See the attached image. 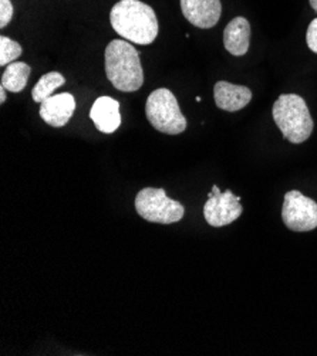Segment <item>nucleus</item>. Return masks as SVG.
I'll use <instances>...</instances> for the list:
<instances>
[{"mask_svg":"<svg viewBox=\"0 0 317 356\" xmlns=\"http://www.w3.org/2000/svg\"><path fill=\"white\" fill-rule=\"evenodd\" d=\"M310 2V6H311V9L317 13V0H309Z\"/></svg>","mask_w":317,"mask_h":356,"instance_id":"6ab92c4d","label":"nucleus"},{"mask_svg":"<svg viewBox=\"0 0 317 356\" xmlns=\"http://www.w3.org/2000/svg\"><path fill=\"white\" fill-rule=\"evenodd\" d=\"M146 115L150 124L160 132L180 135L187 129V120L180 104L168 88L153 91L146 104Z\"/></svg>","mask_w":317,"mask_h":356,"instance_id":"20e7f679","label":"nucleus"},{"mask_svg":"<svg viewBox=\"0 0 317 356\" xmlns=\"http://www.w3.org/2000/svg\"><path fill=\"white\" fill-rule=\"evenodd\" d=\"M281 219L292 232H310L317 227V203L297 191L285 195Z\"/></svg>","mask_w":317,"mask_h":356,"instance_id":"423d86ee","label":"nucleus"},{"mask_svg":"<svg viewBox=\"0 0 317 356\" xmlns=\"http://www.w3.org/2000/svg\"><path fill=\"white\" fill-rule=\"evenodd\" d=\"M75 110V97L68 92H63L52 95L40 104V117L50 127L61 128L73 117Z\"/></svg>","mask_w":317,"mask_h":356,"instance_id":"1a4fd4ad","label":"nucleus"},{"mask_svg":"<svg viewBox=\"0 0 317 356\" xmlns=\"http://www.w3.org/2000/svg\"><path fill=\"white\" fill-rule=\"evenodd\" d=\"M251 23L242 16L232 19L224 30V46L232 56L240 57L249 50Z\"/></svg>","mask_w":317,"mask_h":356,"instance_id":"f8f14e48","label":"nucleus"},{"mask_svg":"<svg viewBox=\"0 0 317 356\" xmlns=\"http://www.w3.org/2000/svg\"><path fill=\"white\" fill-rule=\"evenodd\" d=\"M214 98L218 108L228 113H236L251 102L252 91L245 86L218 81L214 87Z\"/></svg>","mask_w":317,"mask_h":356,"instance_id":"9b49d317","label":"nucleus"},{"mask_svg":"<svg viewBox=\"0 0 317 356\" xmlns=\"http://www.w3.org/2000/svg\"><path fill=\"white\" fill-rule=\"evenodd\" d=\"M113 29L123 39L147 46L158 35V20L154 9L139 0H120L110 12Z\"/></svg>","mask_w":317,"mask_h":356,"instance_id":"f257e3e1","label":"nucleus"},{"mask_svg":"<svg viewBox=\"0 0 317 356\" xmlns=\"http://www.w3.org/2000/svg\"><path fill=\"white\" fill-rule=\"evenodd\" d=\"M31 68L22 61H13L6 65L2 76V84L9 92H22L29 81Z\"/></svg>","mask_w":317,"mask_h":356,"instance_id":"ddd939ff","label":"nucleus"},{"mask_svg":"<svg viewBox=\"0 0 317 356\" xmlns=\"http://www.w3.org/2000/svg\"><path fill=\"white\" fill-rule=\"evenodd\" d=\"M105 74L118 91H138L144 84L139 53L124 40H113L105 49Z\"/></svg>","mask_w":317,"mask_h":356,"instance_id":"f03ea898","label":"nucleus"},{"mask_svg":"<svg viewBox=\"0 0 317 356\" xmlns=\"http://www.w3.org/2000/svg\"><path fill=\"white\" fill-rule=\"evenodd\" d=\"M90 118L100 132H116L121 125L120 102L111 97L97 98L90 110Z\"/></svg>","mask_w":317,"mask_h":356,"instance_id":"9d476101","label":"nucleus"},{"mask_svg":"<svg viewBox=\"0 0 317 356\" xmlns=\"http://www.w3.org/2000/svg\"><path fill=\"white\" fill-rule=\"evenodd\" d=\"M180 5L185 19L199 29L217 26L222 15L221 0H181Z\"/></svg>","mask_w":317,"mask_h":356,"instance_id":"6e6552de","label":"nucleus"},{"mask_svg":"<svg viewBox=\"0 0 317 356\" xmlns=\"http://www.w3.org/2000/svg\"><path fill=\"white\" fill-rule=\"evenodd\" d=\"M65 83V79L63 74L57 73V71H52V73H47L45 74L39 81L38 84L34 86V88L31 90V97H33V101L36 102H43L45 99H47L49 97L53 95V92L61 87L63 84Z\"/></svg>","mask_w":317,"mask_h":356,"instance_id":"4468645a","label":"nucleus"},{"mask_svg":"<svg viewBox=\"0 0 317 356\" xmlns=\"http://www.w3.org/2000/svg\"><path fill=\"white\" fill-rule=\"evenodd\" d=\"M272 114L281 135L292 144H302L310 138L314 124L307 104L300 95H280L273 104Z\"/></svg>","mask_w":317,"mask_h":356,"instance_id":"7ed1b4c3","label":"nucleus"},{"mask_svg":"<svg viewBox=\"0 0 317 356\" xmlns=\"http://www.w3.org/2000/svg\"><path fill=\"white\" fill-rule=\"evenodd\" d=\"M212 193H214V195H219V193H222V192L219 191V188H218L217 185H214V186H212Z\"/></svg>","mask_w":317,"mask_h":356,"instance_id":"aec40b11","label":"nucleus"},{"mask_svg":"<svg viewBox=\"0 0 317 356\" xmlns=\"http://www.w3.org/2000/svg\"><path fill=\"white\" fill-rule=\"evenodd\" d=\"M135 210L147 222L158 225H172L184 218V206L168 197L164 189L146 188L135 197Z\"/></svg>","mask_w":317,"mask_h":356,"instance_id":"39448f33","label":"nucleus"},{"mask_svg":"<svg viewBox=\"0 0 317 356\" xmlns=\"http://www.w3.org/2000/svg\"><path fill=\"white\" fill-rule=\"evenodd\" d=\"M6 88L3 86H0V102L5 104L6 102Z\"/></svg>","mask_w":317,"mask_h":356,"instance_id":"a211bd4d","label":"nucleus"},{"mask_svg":"<svg viewBox=\"0 0 317 356\" xmlns=\"http://www.w3.org/2000/svg\"><path fill=\"white\" fill-rule=\"evenodd\" d=\"M23 53L22 46L9 39L8 35H0V65L5 67L19 58Z\"/></svg>","mask_w":317,"mask_h":356,"instance_id":"2eb2a0df","label":"nucleus"},{"mask_svg":"<svg viewBox=\"0 0 317 356\" xmlns=\"http://www.w3.org/2000/svg\"><path fill=\"white\" fill-rule=\"evenodd\" d=\"M13 17V5L10 0H0V27L5 29Z\"/></svg>","mask_w":317,"mask_h":356,"instance_id":"dca6fc26","label":"nucleus"},{"mask_svg":"<svg viewBox=\"0 0 317 356\" xmlns=\"http://www.w3.org/2000/svg\"><path fill=\"white\" fill-rule=\"evenodd\" d=\"M243 207L240 204V196H235L231 191L214 195L210 192L208 200L203 204V218L206 223L212 227H224L242 215Z\"/></svg>","mask_w":317,"mask_h":356,"instance_id":"0eeeda50","label":"nucleus"},{"mask_svg":"<svg viewBox=\"0 0 317 356\" xmlns=\"http://www.w3.org/2000/svg\"><path fill=\"white\" fill-rule=\"evenodd\" d=\"M306 43H307V47L317 54V17L311 20V23L309 24V29L306 33Z\"/></svg>","mask_w":317,"mask_h":356,"instance_id":"f3484780","label":"nucleus"}]
</instances>
